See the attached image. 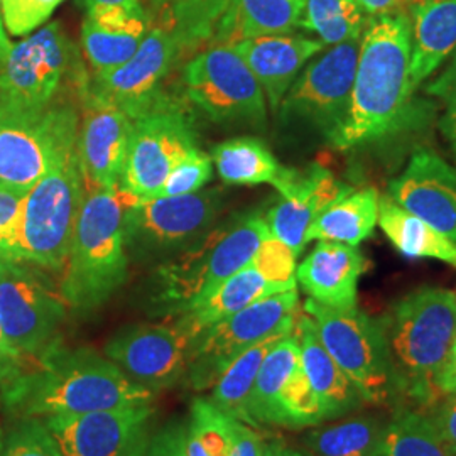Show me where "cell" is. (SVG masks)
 I'll return each instance as SVG.
<instances>
[{"instance_id": "obj_26", "label": "cell", "mask_w": 456, "mask_h": 456, "mask_svg": "<svg viewBox=\"0 0 456 456\" xmlns=\"http://www.w3.org/2000/svg\"><path fill=\"white\" fill-rule=\"evenodd\" d=\"M411 85L414 92L456 49V0L412 2Z\"/></svg>"}, {"instance_id": "obj_28", "label": "cell", "mask_w": 456, "mask_h": 456, "mask_svg": "<svg viewBox=\"0 0 456 456\" xmlns=\"http://www.w3.org/2000/svg\"><path fill=\"white\" fill-rule=\"evenodd\" d=\"M213 163L227 184L256 186L273 184L281 191L293 176L294 167L279 163L271 149L257 137H237L213 149Z\"/></svg>"}, {"instance_id": "obj_55", "label": "cell", "mask_w": 456, "mask_h": 456, "mask_svg": "<svg viewBox=\"0 0 456 456\" xmlns=\"http://www.w3.org/2000/svg\"><path fill=\"white\" fill-rule=\"evenodd\" d=\"M4 429H2V423H0V448H2V443H4Z\"/></svg>"}, {"instance_id": "obj_47", "label": "cell", "mask_w": 456, "mask_h": 456, "mask_svg": "<svg viewBox=\"0 0 456 456\" xmlns=\"http://www.w3.org/2000/svg\"><path fill=\"white\" fill-rule=\"evenodd\" d=\"M428 418L435 424L444 446L452 455L456 456V394L448 395V399L436 409V412Z\"/></svg>"}, {"instance_id": "obj_40", "label": "cell", "mask_w": 456, "mask_h": 456, "mask_svg": "<svg viewBox=\"0 0 456 456\" xmlns=\"http://www.w3.org/2000/svg\"><path fill=\"white\" fill-rule=\"evenodd\" d=\"M213 161L203 151L195 149L173 167L164 180L163 186L147 200L152 198H175L191 195L200 191L208 180H212Z\"/></svg>"}, {"instance_id": "obj_13", "label": "cell", "mask_w": 456, "mask_h": 456, "mask_svg": "<svg viewBox=\"0 0 456 456\" xmlns=\"http://www.w3.org/2000/svg\"><path fill=\"white\" fill-rule=\"evenodd\" d=\"M359 49L360 37L331 46L305 66L277 109L279 118L310 126L328 142L348 112Z\"/></svg>"}, {"instance_id": "obj_43", "label": "cell", "mask_w": 456, "mask_h": 456, "mask_svg": "<svg viewBox=\"0 0 456 456\" xmlns=\"http://www.w3.org/2000/svg\"><path fill=\"white\" fill-rule=\"evenodd\" d=\"M63 0H2V20L12 36H28L46 22Z\"/></svg>"}, {"instance_id": "obj_2", "label": "cell", "mask_w": 456, "mask_h": 456, "mask_svg": "<svg viewBox=\"0 0 456 456\" xmlns=\"http://www.w3.org/2000/svg\"><path fill=\"white\" fill-rule=\"evenodd\" d=\"M4 406L19 419H51L95 411L151 404L154 392L132 382L94 350H68L60 343L0 384Z\"/></svg>"}, {"instance_id": "obj_49", "label": "cell", "mask_w": 456, "mask_h": 456, "mask_svg": "<svg viewBox=\"0 0 456 456\" xmlns=\"http://www.w3.org/2000/svg\"><path fill=\"white\" fill-rule=\"evenodd\" d=\"M26 195L28 193L24 191H16V190L0 186V233L12 225Z\"/></svg>"}, {"instance_id": "obj_12", "label": "cell", "mask_w": 456, "mask_h": 456, "mask_svg": "<svg viewBox=\"0 0 456 456\" xmlns=\"http://www.w3.org/2000/svg\"><path fill=\"white\" fill-rule=\"evenodd\" d=\"M184 94L216 124L264 129L265 95L242 56L232 45H213L183 69Z\"/></svg>"}, {"instance_id": "obj_32", "label": "cell", "mask_w": 456, "mask_h": 456, "mask_svg": "<svg viewBox=\"0 0 456 456\" xmlns=\"http://www.w3.org/2000/svg\"><path fill=\"white\" fill-rule=\"evenodd\" d=\"M284 337L286 335L271 337L264 342L250 346L248 350H245L244 354H240L237 359L233 360L212 387V397H208V401L213 406L220 409L232 419H237L256 428L248 411L254 384L265 355Z\"/></svg>"}, {"instance_id": "obj_18", "label": "cell", "mask_w": 456, "mask_h": 456, "mask_svg": "<svg viewBox=\"0 0 456 456\" xmlns=\"http://www.w3.org/2000/svg\"><path fill=\"white\" fill-rule=\"evenodd\" d=\"M181 53L173 34L152 24L131 60L105 77H88L86 92L135 118L163 95L161 86Z\"/></svg>"}, {"instance_id": "obj_31", "label": "cell", "mask_w": 456, "mask_h": 456, "mask_svg": "<svg viewBox=\"0 0 456 456\" xmlns=\"http://www.w3.org/2000/svg\"><path fill=\"white\" fill-rule=\"evenodd\" d=\"M284 291L289 289L271 282L250 262L244 269L224 281L201 305L193 310L184 311V314L201 335L207 328L225 320L237 311L244 310L262 297Z\"/></svg>"}, {"instance_id": "obj_23", "label": "cell", "mask_w": 456, "mask_h": 456, "mask_svg": "<svg viewBox=\"0 0 456 456\" xmlns=\"http://www.w3.org/2000/svg\"><path fill=\"white\" fill-rule=\"evenodd\" d=\"M242 56L264 90L271 110L277 109L301 69L311 58L325 48L322 39H311L296 34H276L244 39L232 45Z\"/></svg>"}, {"instance_id": "obj_42", "label": "cell", "mask_w": 456, "mask_h": 456, "mask_svg": "<svg viewBox=\"0 0 456 456\" xmlns=\"http://www.w3.org/2000/svg\"><path fill=\"white\" fill-rule=\"evenodd\" d=\"M296 256L293 250L276 237L269 235L256 252L252 264L271 282L286 289L296 288Z\"/></svg>"}, {"instance_id": "obj_39", "label": "cell", "mask_w": 456, "mask_h": 456, "mask_svg": "<svg viewBox=\"0 0 456 456\" xmlns=\"http://www.w3.org/2000/svg\"><path fill=\"white\" fill-rule=\"evenodd\" d=\"M277 409V426L306 428L326 421L322 403L316 392L313 391L308 377L303 372L301 363L281 391Z\"/></svg>"}, {"instance_id": "obj_11", "label": "cell", "mask_w": 456, "mask_h": 456, "mask_svg": "<svg viewBox=\"0 0 456 456\" xmlns=\"http://www.w3.org/2000/svg\"><path fill=\"white\" fill-rule=\"evenodd\" d=\"M66 308L63 293L48 271L0 257V322L22 357L37 359L60 343Z\"/></svg>"}, {"instance_id": "obj_6", "label": "cell", "mask_w": 456, "mask_h": 456, "mask_svg": "<svg viewBox=\"0 0 456 456\" xmlns=\"http://www.w3.org/2000/svg\"><path fill=\"white\" fill-rule=\"evenodd\" d=\"M386 333L414 392L429 395L456 342V293L433 286L409 293L392 306Z\"/></svg>"}, {"instance_id": "obj_33", "label": "cell", "mask_w": 456, "mask_h": 456, "mask_svg": "<svg viewBox=\"0 0 456 456\" xmlns=\"http://www.w3.org/2000/svg\"><path fill=\"white\" fill-rule=\"evenodd\" d=\"M232 0H152L156 26H161L180 43L193 49L212 41L218 22Z\"/></svg>"}, {"instance_id": "obj_15", "label": "cell", "mask_w": 456, "mask_h": 456, "mask_svg": "<svg viewBox=\"0 0 456 456\" xmlns=\"http://www.w3.org/2000/svg\"><path fill=\"white\" fill-rule=\"evenodd\" d=\"M198 337L200 331L190 318L180 313L171 322L129 326L118 331L105 345V355L132 382L147 391H164L186 375Z\"/></svg>"}, {"instance_id": "obj_19", "label": "cell", "mask_w": 456, "mask_h": 456, "mask_svg": "<svg viewBox=\"0 0 456 456\" xmlns=\"http://www.w3.org/2000/svg\"><path fill=\"white\" fill-rule=\"evenodd\" d=\"M389 198L456 245V167L438 152L418 147L389 183Z\"/></svg>"}, {"instance_id": "obj_51", "label": "cell", "mask_w": 456, "mask_h": 456, "mask_svg": "<svg viewBox=\"0 0 456 456\" xmlns=\"http://www.w3.org/2000/svg\"><path fill=\"white\" fill-rule=\"evenodd\" d=\"M360 9L369 16H379L386 12H394L401 5L408 4L411 0H355Z\"/></svg>"}, {"instance_id": "obj_50", "label": "cell", "mask_w": 456, "mask_h": 456, "mask_svg": "<svg viewBox=\"0 0 456 456\" xmlns=\"http://www.w3.org/2000/svg\"><path fill=\"white\" fill-rule=\"evenodd\" d=\"M435 391L441 392L444 395L456 394V342L435 380Z\"/></svg>"}, {"instance_id": "obj_30", "label": "cell", "mask_w": 456, "mask_h": 456, "mask_svg": "<svg viewBox=\"0 0 456 456\" xmlns=\"http://www.w3.org/2000/svg\"><path fill=\"white\" fill-rule=\"evenodd\" d=\"M377 225L404 257L436 259L456 267V245L389 196L379 200Z\"/></svg>"}, {"instance_id": "obj_24", "label": "cell", "mask_w": 456, "mask_h": 456, "mask_svg": "<svg viewBox=\"0 0 456 456\" xmlns=\"http://www.w3.org/2000/svg\"><path fill=\"white\" fill-rule=\"evenodd\" d=\"M369 261L357 247L320 240L296 269V281L311 299L330 308L357 306L359 279Z\"/></svg>"}, {"instance_id": "obj_3", "label": "cell", "mask_w": 456, "mask_h": 456, "mask_svg": "<svg viewBox=\"0 0 456 456\" xmlns=\"http://www.w3.org/2000/svg\"><path fill=\"white\" fill-rule=\"evenodd\" d=\"M135 201L120 184L86 186L60 282L68 308L97 310L124 284L129 269L127 213Z\"/></svg>"}, {"instance_id": "obj_7", "label": "cell", "mask_w": 456, "mask_h": 456, "mask_svg": "<svg viewBox=\"0 0 456 456\" xmlns=\"http://www.w3.org/2000/svg\"><path fill=\"white\" fill-rule=\"evenodd\" d=\"M78 131L80 115L69 102L41 112L0 105V186L28 193L77 151Z\"/></svg>"}, {"instance_id": "obj_4", "label": "cell", "mask_w": 456, "mask_h": 456, "mask_svg": "<svg viewBox=\"0 0 456 456\" xmlns=\"http://www.w3.org/2000/svg\"><path fill=\"white\" fill-rule=\"evenodd\" d=\"M86 184L78 152L34 184L16 220L0 233V257L63 273Z\"/></svg>"}, {"instance_id": "obj_17", "label": "cell", "mask_w": 456, "mask_h": 456, "mask_svg": "<svg viewBox=\"0 0 456 456\" xmlns=\"http://www.w3.org/2000/svg\"><path fill=\"white\" fill-rule=\"evenodd\" d=\"M151 404L45 419L63 456H144L151 440Z\"/></svg>"}, {"instance_id": "obj_1", "label": "cell", "mask_w": 456, "mask_h": 456, "mask_svg": "<svg viewBox=\"0 0 456 456\" xmlns=\"http://www.w3.org/2000/svg\"><path fill=\"white\" fill-rule=\"evenodd\" d=\"M412 24L403 11L370 16L360 36L359 61L342 127L328 141L357 149L404 131L414 118L411 85Z\"/></svg>"}, {"instance_id": "obj_35", "label": "cell", "mask_w": 456, "mask_h": 456, "mask_svg": "<svg viewBox=\"0 0 456 456\" xmlns=\"http://www.w3.org/2000/svg\"><path fill=\"white\" fill-rule=\"evenodd\" d=\"M375 456H453L428 416L399 409L384 433Z\"/></svg>"}, {"instance_id": "obj_36", "label": "cell", "mask_w": 456, "mask_h": 456, "mask_svg": "<svg viewBox=\"0 0 456 456\" xmlns=\"http://www.w3.org/2000/svg\"><path fill=\"white\" fill-rule=\"evenodd\" d=\"M299 28L318 34L325 46H335L359 39L365 12L355 0H305Z\"/></svg>"}, {"instance_id": "obj_9", "label": "cell", "mask_w": 456, "mask_h": 456, "mask_svg": "<svg viewBox=\"0 0 456 456\" xmlns=\"http://www.w3.org/2000/svg\"><path fill=\"white\" fill-rule=\"evenodd\" d=\"M299 316L294 289L271 294L207 328L193 343L186 375L195 391L212 389L228 365L250 346L293 333Z\"/></svg>"}, {"instance_id": "obj_14", "label": "cell", "mask_w": 456, "mask_h": 456, "mask_svg": "<svg viewBox=\"0 0 456 456\" xmlns=\"http://www.w3.org/2000/svg\"><path fill=\"white\" fill-rule=\"evenodd\" d=\"M196 146L195 132L180 105L161 95L132 118L127 159L120 186L137 200L154 195L173 167Z\"/></svg>"}, {"instance_id": "obj_37", "label": "cell", "mask_w": 456, "mask_h": 456, "mask_svg": "<svg viewBox=\"0 0 456 456\" xmlns=\"http://www.w3.org/2000/svg\"><path fill=\"white\" fill-rule=\"evenodd\" d=\"M384 426L372 418H355L314 429L305 444L314 456H375Z\"/></svg>"}, {"instance_id": "obj_16", "label": "cell", "mask_w": 456, "mask_h": 456, "mask_svg": "<svg viewBox=\"0 0 456 456\" xmlns=\"http://www.w3.org/2000/svg\"><path fill=\"white\" fill-rule=\"evenodd\" d=\"M220 208L218 190L137 200L127 213V248L141 256L180 252L213 227Z\"/></svg>"}, {"instance_id": "obj_25", "label": "cell", "mask_w": 456, "mask_h": 456, "mask_svg": "<svg viewBox=\"0 0 456 456\" xmlns=\"http://www.w3.org/2000/svg\"><path fill=\"white\" fill-rule=\"evenodd\" d=\"M294 333L299 342L303 372L322 403L326 421L359 408L362 403L360 392L326 352L323 343L318 338L316 326L308 314L299 313Z\"/></svg>"}, {"instance_id": "obj_22", "label": "cell", "mask_w": 456, "mask_h": 456, "mask_svg": "<svg viewBox=\"0 0 456 456\" xmlns=\"http://www.w3.org/2000/svg\"><path fill=\"white\" fill-rule=\"evenodd\" d=\"M144 5L97 7L86 11L82 26V49L94 77H105L129 61L151 31Z\"/></svg>"}, {"instance_id": "obj_44", "label": "cell", "mask_w": 456, "mask_h": 456, "mask_svg": "<svg viewBox=\"0 0 456 456\" xmlns=\"http://www.w3.org/2000/svg\"><path fill=\"white\" fill-rule=\"evenodd\" d=\"M424 92L441 102L440 132L456 163V54L440 77L424 86Z\"/></svg>"}, {"instance_id": "obj_21", "label": "cell", "mask_w": 456, "mask_h": 456, "mask_svg": "<svg viewBox=\"0 0 456 456\" xmlns=\"http://www.w3.org/2000/svg\"><path fill=\"white\" fill-rule=\"evenodd\" d=\"M352 186L337 180L320 164L294 169L291 180L279 191L281 200L265 215L273 237L288 245L299 257L308 245V230L314 218Z\"/></svg>"}, {"instance_id": "obj_41", "label": "cell", "mask_w": 456, "mask_h": 456, "mask_svg": "<svg viewBox=\"0 0 456 456\" xmlns=\"http://www.w3.org/2000/svg\"><path fill=\"white\" fill-rule=\"evenodd\" d=\"M0 456H63L39 419H20L4 435Z\"/></svg>"}, {"instance_id": "obj_27", "label": "cell", "mask_w": 456, "mask_h": 456, "mask_svg": "<svg viewBox=\"0 0 456 456\" xmlns=\"http://www.w3.org/2000/svg\"><path fill=\"white\" fill-rule=\"evenodd\" d=\"M305 0H232L213 34V45L291 34L299 28Z\"/></svg>"}, {"instance_id": "obj_53", "label": "cell", "mask_w": 456, "mask_h": 456, "mask_svg": "<svg viewBox=\"0 0 456 456\" xmlns=\"http://www.w3.org/2000/svg\"><path fill=\"white\" fill-rule=\"evenodd\" d=\"M85 11L97 9V7H110V5H122V7H137L141 0H80Z\"/></svg>"}, {"instance_id": "obj_20", "label": "cell", "mask_w": 456, "mask_h": 456, "mask_svg": "<svg viewBox=\"0 0 456 456\" xmlns=\"http://www.w3.org/2000/svg\"><path fill=\"white\" fill-rule=\"evenodd\" d=\"M83 115L77 152L85 184L92 188H112L120 184L127 159L132 118L118 107L86 92L80 94Z\"/></svg>"}, {"instance_id": "obj_5", "label": "cell", "mask_w": 456, "mask_h": 456, "mask_svg": "<svg viewBox=\"0 0 456 456\" xmlns=\"http://www.w3.org/2000/svg\"><path fill=\"white\" fill-rule=\"evenodd\" d=\"M269 235L261 212L244 213L210 228L159 265L156 301L169 314L193 310L224 281L248 265Z\"/></svg>"}, {"instance_id": "obj_34", "label": "cell", "mask_w": 456, "mask_h": 456, "mask_svg": "<svg viewBox=\"0 0 456 456\" xmlns=\"http://www.w3.org/2000/svg\"><path fill=\"white\" fill-rule=\"evenodd\" d=\"M299 363V342L293 331L281 338L262 362L248 406L256 428L261 424H277L279 395Z\"/></svg>"}, {"instance_id": "obj_8", "label": "cell", "mask_w": 456, "mask_h": 456, "mask_svg": "<svg viewBox=\"0 0 456 456\" xmlns=\"http://www.w3.org/2000/svg\"><path fill=\"white\" fill-rule=\"evenodd\" d=\"M305 313L316 326L320 342L357 387L362 399L386 404L395 389V367L386 326L354 308H330L308 297Z\"/></svg>"}, {"instance_id": "obj_45", "label": "cell", "mask_w": 456, "mask_h": 456, "mask_svg": "<svg viewBox=\"0 0 456 456\" xmlns=\"http://www.w3.org/2000/svg\"><path fill=\"white\" fill-rule=\"evenodd\" d=\"M144 456H188L186 452V426L169 424L158 435L151 436Z\"/></svg>"}, {"instance_id": "obj_10", "label": "cell", "mask_w": 456, "mask_h": 456, "mask_svg": "<svg viewBox=\"0 0 456 456\" xmlns=\"http://www.w3.org/2000/svg\"><path fill=\"white\" fill-rule=\"evenodd\" d=\"M80 53L65 28L51 22L28 36L0 66V105L19 112H41L58 103L68 77L82 73Z\"/></svg>"}, {"instance_id": "obj_46", "label": "cell", "mask_w": 456, "mask_h": 456, "mask_svg": "<svg viewBox=\"0 0 456 456\" xmlns=\"http://www.w3.org/2000/svg\"><path fill=\"white\" fill-rule=\"evenodd\" d=\"M265 443L261 435L248 424L232 421V446L228 456H264Z\"/></svg>"}, {"instance_id": "obj_29", "label": "cell", "mask_w": 456, "mask_h": 456, "mask_svg": "<svg viewBox=\"0 0 456 456\" xmlns=\"http://www.w3.org/2000/svg\"><path fill=\"white\" fill-rule=\"evenodd\" d=\"M379 191L375 188L355 190L330 203L308 230L311 240H326L357 247L374 232L379 220Z\"/></svg>"}, {"instance_id": "obj_52", "label": "cell", "mask_w": 456, "mask_h": 456, "mask_svg": "<svg viewBox=\"0 0 456 456\" xmlns=\"http://www.w3.org/2000/svg\"><path fill=\"white\" fill-rule=\"evenodd\" d=\"M264 456H310L299 450H294L291 446L284 444V441L276 440L273 443H265Z\"/></svg>"}, {"instance_id": "obj_48", "label": "cell", "mask_w": 456, "mask_h": 456, "mask_svg": "<svg viewBox=\"0 0 456 456\" xmlns=\"http://www.w3.org/2000/svg\"><path fill=\"white\" fill-rule=\"evenodd\" d=\"M24 360L26 357H22L5 337L4 326L0 322V384L16 374L17 370L24 365Z\"/></svg>"}, {"instance_id": "obj_54", "label": "cell", "mask_w": 456, "mask_h": 456, "mask_svg": "<svg viewBox=\"0 0 456 456\" xmlns=\"http://www.w3.org/2000/svg\"><path fill=\"white\" fill-rule=\"evenodd\" d=\"M11 49H12V43L7 37V31H5L4 20H2V0H0V66L4 65V61L7 60Z\"/></svg>"}, {"instance_id": "obj_38", "label": "cell", "mask_w": 456, "mask_h": 456, "mask_svg": "<svg viewBox=\"0 0 456 456\" xmlns=\"http://www.w3.org/2000/svg\"><path fill=\"white\" fill-rule=\"evenodd\" d=\"M232 418L208 399H195L186 424L188 456H228L232 446Z\"/></svg>"}]
</instances>
